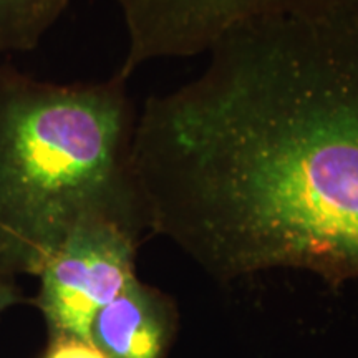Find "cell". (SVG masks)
<instances>
[{
	"instance_id": "obj_1",
	"label": "cell",
	"mask_w": 358,
	"mask_h": 358,
	"mask_svg": "<svg viewBox=\"0 0 358 358\" xmlns=\"http://www.w3.org/2000/svg\"><path fill=\"white\" fill-rule=\"evenodd\" d=\"M136 116L148 231L222 280H358V7L232 29Z\"/></svg>"
},
{
	"instance_id": "obj_2",
	"label": "cell",
	"mask_w": 358,
	"mask_h": 358,
	"mask_svg": "<svg viewBox=\"0 0 358 358\" xmlns=\"http://www.w3.org/2000/svg\"><path fill=\"white\" fill-rule=\"evenodd\" d=\"M136 116L118 73L60 85L0 65V274L37 275L88 217L148 231L131 169Z\"/></svg>"
},
{
	"instance_id": "obj_3",
	"label": "cell",
	"mask_w": 358,
	"mask_h": 358,
	"mask_svg": "<svg viewBox=\"0 0 358 358\" xmlns=\"http://www.w3.org/2000/svg\"><path fill=\"white\" fill-rule=\"evenodd\" d=\"M146 229L116 217H88L64 237L37 272L38 310L50 337L90 338L96 315L136 279Z\"/></svg>"
},
{
	"instance_id": "obj_4",
	"label": "cell",
	"mask_w": 358,
	"mask_h": 358,
	"mask_svg": "<svg viewBox=\"0 0 358 358\" xmlns=\"http://www.w3.org/2000/svg\"><path fill=\"white\" fill-rule=\"evenodd\" d=\"M128 35L118 75L128 80L161 58L208 53L229 30L277 15H324L358 7V0H116Z\"/></svg>"
},
{
	"instance_id": "obj_5",
	"label": "cell",
	"mask_w": 358,
	"mask_h": 358,
	"mask_svg": "<svg viewBox=\"0 0 358 358\" xmlns=\"http://www.w3.org/2000/svg\"><path fill=\"white\" fill-rule=\"evenodd\" d=\"M176 324L173 299L136 277L101 308L90 338L106 358H166Z\"/></svg>"
},
{
	"instance_id": "obj_6",
	"label": "cell",
	"mask_w": 358,
	"mask_h": 358,
	"mask_svg": "<svg viewBox=\"0 0 358 358\" xmlns=\"http://www.w3.org/2000/svg\"><path fill=\"white\" fill-rule=\"evenodd\" d=\"M70 0H0V58L34 50Z\"/></svg>"
},
{
	"instance_id": "obj_7",
	"label": "cell",
	"mask_w": 358,
	"mask_h": 358,
	"mask_svg": "<svg viewBox=\"0 0 358 358\" xmlns=\"http://www.w3.org/2000/svg\"><path fill=\"white\" fill-rule=\"evenodd\" d=\"M42 358H106L92 338L50 337Z\"/></svg>"
},
{
	"instance_id": "obj_8",
	"label": "cell",
	"mask_w": 358,
	"mask_h": 358,
	"mask_svg": "<svg viewBox=\"0 0 358 358\" xmlns=\"http://www.w3.org/2000/svg\"><path fill=\"white\" fill-rule=\"evenodd\" d=\"M20 301L22 295L12 277L0 274V315L8 308L15 307Z\"/></svg>"
}]
</instances>
